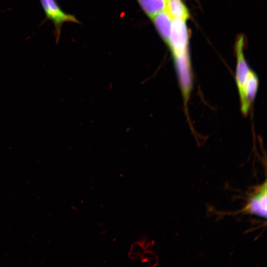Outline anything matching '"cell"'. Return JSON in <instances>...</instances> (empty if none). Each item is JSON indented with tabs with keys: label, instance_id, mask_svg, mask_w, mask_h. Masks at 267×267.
Segmentation results:
<instances>
[{
	"label": "cell",
	"instance_id": "6da1fadb",
	"mask_svg": "<svg viewBox=\"0 0 267 267\" xmlns=\"http://www.w3.org/2000/svg\"><path fill=\"white\" fill-rule=\"evenodd\" d=\"M243 37L240 36L236 43L237 64L235 71V82L240 98L241 111L244 115H247L251 106L246 100V90L253 71L249 68L244 58L243 52Z\"/></svg>",
	"mask_w": 267,
	"mask_h": 267
},
{
	"label": "cell",
	"instance_id": "7a4b0ae2",
	"mask_svg": "<svg viewBox=\"0 0 267 267\" xmlns=\"http://www.w3.org/2000/svg\"><path fill=\"white\" fill-rule=\"evenodd\" d=\"M40 3L45 15V19L52 22L54 27L56 42L59 41L62 25L65 22L78 23L74 16L65 13L60 8L56 0H40Z\"/></svg>",
	"mask_w": 267,
	"mask_h": 267
},
{
	"label": "cell",
	"instance_id": "3957f363",
	"mask_svg": "<svg viewBox=\"0 0 267 267\" xmlns=\"http://www.w3.org/2000/svg\"><path fill=\"white\" fill-rule=\"evenodd\" d=\"M188 31L184 20H173L168 45L174 57L183 55L187 52Z\"/></svg>",
	"mask_w": 267,
	"mask_h": 267
},
{
	"label": "cell",
	"instance_id": "277c9868",
	"mask_svg": "<svg viewBox=\"0 0 267 267\" xmlns=\"http://www.w3.org/2000/svg\"><path fill=\"white\" fill-rule=\"evenodd\" d=\"M252 214L265 218L267 217V184L261 185L251 198L247 208Z\"/></svg>",
	"mask_w": 267,
	"mask_h": 267
},
{
	"label": "cell",
	"instance_id": "5b68a950",
	"mask_svg": "<svg viewBox=\"0 0 267 267\" xmlns=\"http://www.w3.org/2000/svg\"><path fill=\"white\" fill-rule=\"evenodd\" d=\"M152 19L161 36L168 44L173 19L166 10L158 13Z\"/></svg>",
	"mask_w": 267,
	"mask_h": 267
},
{
	"label": "cell",
	"instance_id": "8992f818",
	"mask_svg": "<svg viewBox=\"0 0 267 267\" xmlns=\"http://www.w3.org/2000/svg\"><path fill=\"white\" fill-rule=\"evenodd\" d=\"M165 10L173 19L187 20L189 17L188 11L181 0H167Z\"/></svg>",
	"mask_w": 267,
	"mask_h": 267
},
{
	"label": "cell",
	"instance_id": "52a82bcc",
	"mask_svg": "<svg viewBox=\"0 0 267 267\" xmlns=\"http://www.w3.org/2000/svg\"><path fill=\"white\" fill-rule=\"evenodd\" d=\"M145 13L151 18L165 10L167 0H137Z\"/></svg>",
	"mask_w": 267,
	"mask_h": 267
}]
</instances>
